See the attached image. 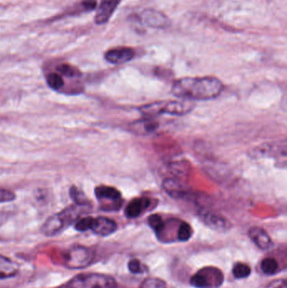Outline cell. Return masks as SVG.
I'll list each match as a JSON object with an SVG mask.
<instances>
[{"instance_id": "obj_1", "label": "cell", "mask_w": 287, "mask_h": 288, "mask_svg": "<svg viewBox=\"0 0 287 288\" xmlns=\"http://www.w3.org/2000/svg\"><path fill=\"white\" fill-rule=\"evenodd\" d=\"M223 84L214 77H186L178 80L172 86V94L179 100L205 101L218 97Z\"/></svg>"}, {"instance_id": "obj_2", "label": "cell", "mask_w": 287, "mask_h": 288, "mask_svg": "<svg viewBox=\"0 0 287 288\" xmlns=\"http://www.w3.org/2000/svg\"><path fill=\"white\" fill-rule=\"evenodd\" d=\"M89 209V203H74L71 206H67L61 212L47 218V220L41 226V232L44 235L50 237L57 235L70 225L75 224L83 215L88 212Z\"/></svg>"}, {"instance_id": "obj_3", "label": "cell", "mask_w": 287, "mask_h": 288, "mask_svg": "<svg viewBox=\"0 0 287 288\" xmlns=\"http://www.w3.org/2000/svg\"><path fill=\"white\" fill-rule=\"evenodd\" d=\"M195 108L193 101L190 100H164L145 105L139 108V112L145 117L153 118L158 115H185L189 114Z\"/></svg>"}, {"instance_id": "obj_4", "label": "cell", "mask_w": 287, "mask_h": 288, "mask_svg": "<svg viewBox=\"0 0 287 288\" xmlns=\"http://www.w3.org/2000/svg\"><path fill=\"white\" fill-rule=\"evenodd\" d=\"M114 277L100 273L79 274L67 283L65 288H115Z\"/></svg>"}, {"instance_id": "obj_5", "label": "cell", "mask_w": 287, "mask_h": 288, "mask_svg": "<svg viewBox=\"0 0 287 288\" xmlns=\"http://www.w3.org/2000/svg\"><path fill=\"white\" fill-rule=\"evenodd\" d=\"M94 252L82 245H73L63 254V265L71 270H80L93 263Z\"/></svg>"}, {"instance_id": "obj_6", "label": "cell", "mask_w": 287, "mask_h": 288, "mask_svg": "<svg viewBox=\"0 0 287 288\" xmlns=\"http://www.w3.org/2000/svg\"><path fill=\"white\" fill-rule=\"evenodd\" d=\"M94 195L104 211H117L122 204L121 193L113 186L99 185L94 189Z\"/></svg>"}, {"instance_id": "obj_7", "label": "cell", "mask_w": 287, "mask_h": 288, "mask_svg": "<svg viewBox=\"0 0 287 288\" xmlns=\"http://www.w3.org/2000/svg\"><path fill=\"white\" fill-rule=\"evenodd\" d=\"M223 275L217 268L201 269L191 277V285L197 288H217L222 285Z\"/></svg>"}, {"instance_id": "obj_8", "label": "cell", "mask_w": 287, "mask_h": 288, "mask_svg": "<svg viewBox=\"0 0 287 288\" xmlns=\"http://www.w3.org/2000/svg\"><path fill=\"white\" fill-rule=\"evenodd\" d=\"M200 217L204 222V224L209 228H211V230H217V231H227L230 230L231 227V223L227 218L217 212L205 210L201 212Z\"/></svg>"}, {"instance_id": "obj_9", "label": "cell", "mask_w": 287, "mask_h": 288, "mask_svg": "<svg viewBox=\"0 0 287 288\" xmlns=\"http://www.w3.org/2000/svg\"><path fill=\"white\" fill-rule=\"evenodd\" d=\"M135 56V50L131 47L112 48L105 53V59L112 64H123L132 61Z\"/></svg>"}, {"instance_id": "obj_10", "label": "cell", "mask_w": 287, "mask_h": 288, "mask_svg": "<svg viewBox=\"0 0 287 288\" xmlns=\"http://www.w3.org/2000/svg\"><path fill=\"white\" fill-rule=\"evenodd\" d=\"M117 229V224L113 219L106 217H97L93 218L90 230L96 235L106 237L112 235Z\"/></svg>"}, {"instance_id": "obj_11", "label": "cell", "mask_w": 287, "mask_h": 288, "mask_svg": "<svg viewBox=\"0 0 287 288\" xmlns=\"http://www.w3.org/2000/svg\"><path fill=\"white\" fill-rule=\"evenodd\" d=\"M143 21L147 27L155 29H165L170 26V19L162 12L147 9L143 13Z\"/></svg>"}, {"instance_id": "obj_12", "label": "cell", "mask_w": 287, "mask_h": 288, "mask_svg": "<svg viewBox=\"0 0 287 288\" xmlns=\"http://www.w3.org/2000/svg\"><path fill=\"white\" fill-rule=\"evenodd\" d=\"M120 1L121 0H101L94 17L95 23L99 26L107 23L117 9Z\"/></svg>"}, {"instance_id": "obj_13", "label": "cell", "mask_w": 287, "mask_h": 288, "mask_svg": "<svg viewBox=\"0 0 287 288\" xmlns=\"http://www.w3.org/2000/svg\"><path fill=\"white\" fill-rule=\"evenodd\" d=\"M250 239L261 250H270L273 246V242L268 232L260 227H252L249 230Z\"/></svg>"}, {"instance_id": "obj_14", "label": "cell", "mask_w": 287, "mask_h": 288, "mask_svg": "<svg viewBox=\"0 0 287 288\" xmlns=\"http://www.w3.org/2000/svg\"><path fill=\"white\" fill-rule=\"evenodd\" d=\"M151 200L146 197H138L131 201L126 209L125 215L128 218H136L139 217L143 212L149 207Z\"/></svg>"}, {"instance_id": "obj_15", "label": "cell", "mask_w": 287, "mask_h": 288, "mask_svg": "<svg viewBox=\"0 0 287 288\" xmlns=\"http://www.w3.org/2000/svg\"><path fill=\"white\" fill-rule=\"evenodd\" d=\"M163 187L167 194L175 199H183L189 195L187 190L176 179H165L163 183Z\"/></svg>"}, {"instance_id": "obj_16", "label": "cell", "mask_w": 287, "mask_h": 288, "mask_svg": "<svg viewBox=\"0 0 287 288\" xmlns=\"http://www.w3.org/2000/svg\"><path fill=\"white\" fill-rule=\"evenodd\" d=\"M19 272V269L15 262L11 259L0 255V279H9L14 277Z\"/></svg>"}, {"instance_id": "obj_17", "label": "cell", "mask_w": 287, "mask_h": 288, "mask_svg": "<svg viewBox=\"0 0 287 288\" xmlns=\"http://www.w3.org/2000/svg\"><path fill=\"white\" fill-rule=\"evenodd\" d=\"M134 127L136 131H138L139 133L149 134L153 133L158 128V123L152 118L145 117L143 121H138L134 123Z\"/></svg>"}, {"instance_id": "obj_18", "label": "cell", "mask_w": 287, "mask_h": 288, "mask_svg": "<svg viewBox=\"0 0 287 288\" xmlns=\"http://www.w3.org/2000/svg\"><path fill=\"white\" fill-rule=\"evenodd\" d=\"M47 86H49L53 90H61L64 87V80L63 77L58 73H50L46 77Z\"/></svg>"}, {"instance_id": "obj_19", "label": "cell", "mask_w": 287, "mask_h": 288, "mask_svg": "<svg viewBox=\"0 0 287 288\" xmlns=\"http://www.w3.org/2000/svg\"><path fill=\"white\" fill-rule=\"evenodd\" d=\"M57 71L62 77H68V78H77L81 75V73L78 68L68 63H62L58 65L57 67Z\"/></svg>"}, {"instance_id": "obj_20", "label": "cell", "mask_w": 287, "mask_h": 288, "mask_svg": "<svg viewBox=\"0 0 287 288\" xmlns=\"http://www.w3.org/2000/svg\"><path fill=\"white\" fill-rule=\"evenodd\" d=\"M278 262L274 258H265L261 262V270L268 276H272L278 271Z\"/></svg>"}, {"instance_id": "obj_21", "label": "cell", "mask_w": 287, "mask_h": 288, "mask_svg": "<svg viewBox=\"0 0 287 288\" xmlns=\"http://www.w3.org/2000/svg\"><path fill=\"white\" fill-rule=\"evenodd\" d=\"M193 234V230L192 227L185 222H183L179 225L178 232H177V237L179 241L186 242L191 239Z\"/></svg>"}, {"instance_id": "obj_22", "label": "cell", "mask_w": 287, "mask_h": 288, "mask_svg": "<svg viewBox=\"0 0 287 288\" xmlns=\"http://www.w3.org/2000/svg\"><path fill=\"white\" fill-rule=\"evenodd\" d=\"M250 273H251V269L249 265L244 263H241V262L236 263L232 268V274L237 279L246 278L249 277Z\"/></svg>"}, {"instance_id": "obj_23", "label": "cell", "mask_w": 287, "mask_h": 288, "mask_svg": "<svg viewBox=\"0 0 287 288\" xmlns=\"http://www.w3.org/2000/svg\"><path fill=\"white\" fill-rule=\"evenodd\" d=\"M147 223L152 228V230L157 233L161 232L164 230V226H165L164 221L163 220L161 216H159L158 214L151 215L147 219Z\"/></svg>"}, {"instance_id": "obj_24", "label": "cell", "mask_w": 287, "mask_h": 288, "mask_svg": "<svg viewBox=\"0 0 287 288\" xmlns=\"http://www.w3.org/2000/svg\"><path fill=\"white\" fill-rule=\"evenodd\" d=\"M140 288H167L166 283L157 277H148L144 280Z\"/></svg>"}, {"instance_id": "obj_25", "label": "cell", "mask_w": 287, "mask_h": 288, "mask_svg": "<svg viewBox=\"0 0 287 288\" xmlns=\"http://www.w3.org/2000/svg\"><path fill=\"white\" fill-rule=\"evenodd\" d=\"M92 221H93L92 217H84V218L81 217L74 224V229L79 232H86L88 230H90Z\"/></svg>"}, {"instance_id": "obj_26", "label": "cell", "mask_w": 287, "mask_h": 288, "mask_svg": "<svg viewBox=\"0 0 287 288\" xmlns=\"http://www.w3.org/2000/svg\"><path fill=\"white\" fill-rule=\"evenodd\" d=\"M70 197H72L74 203H79V204H84V203H88V200L86 199L85 194L82 191L79 190L76 186H72L70 188Z\"/></svg>"}, {"instance_id": "obj_27", "label": "cell", "mask_w": 287, "mask_h": 288, "mask_svg": "<svg viewBox=\"0 0 287 288\" xmlns=\"http://www.w3.org/2000/svg\"><path fill=\"white\" fill-rule=\"evenodd\" d=\"M15 200V194L7 189H0V204L11 202Z\"/></svg>"}, {"instance_id": "obj_28", "label": "cell", "mask_w": 287, "mask_h": 288, "mask_svg": "<svg viewBox=\"0 0 287 288\" xmlns=\"http://www.w3.org/2000/svg\"><path fill=\"white\" fill-rule=\"evenodd\" d=\"M128 269L133 274H141L144 271L141 262L137 259H132L130 260L128 263Z\"/></svg>"}, {"instance_id": "obj_29", "label": "cell", "mask_w": 287, "mask_h": 288, "mask_svg": "<svg viewBox=\"0 0 287 288\" xmlns=\"http://www.w3.org/2000/svg\"><path fill=\"white\" fill-rule=\"evenodd\" d=\"M80 6L82 8V11H93L96 9L97 1L96 0H83Z\"/></svg>"}, {"instance_id": "obj_30", "label": "cell", "mask_w": 287, "mask_h": 288, "mask_svg": "<svg viewBox=\"0 0 287 288\" xmlns=\"http://www.w3.org/2000/svg\"><path fill=\"white\" fill-rule=\"evenodd\" d=\"M9 217V212H3V211L0 210V227L2 226L3 224H5L6 221L8 220Z\"/></svg>"}]
</instances>
